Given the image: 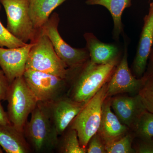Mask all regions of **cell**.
<instances>
[{
    "instance_id": "6da1fadb",
    "label": "cell",
    "mask_w": 153,
    "mask_h": 153,
    "mask_svg": "<svg viewBox=\"0 0 153 153\" xmlns=\"http://www.w3.org/2000/svg\"><path fill=\"white\" fill-rule=\"evenodd\" d=\"M23 133L31 149L36 153H50L57 149L59 135L47 103L38 101Z\"/></svg>"
},
{
    "instance_id": "7a4b0ae2",
    "label": "cell",
    "mask_w": 153,
    "mask_h": 153,
    "mask_svg": "<svg viewBox=\"0 0 153 153\" xmlns=\"http://www.w3.org/2000/svg\"><path fill=\"white\" fill-rule=\"evenodd\" d=\"M119 59L118 57L104 64H95L89 59L76 68L78 74L71 90V99L87 103L110 79L119 63Z\"/></svg>"
},
{
    "instance_id": "3957f363",
    "label": "cell",
    "mask_w": 153,
    "mask_h": 153,
    "mask_svg": "<svg viewBox=\"0 0 153 153\" xmlns=\"http://www.w3.org/2000/svg\"><path fill=\"white\" fill-rule=\"evenodd\" d=\"M7 100V113L11 124L19 131L23 132L28 116L38 102L23 76L15 79L11 83Z\"/></svg>"
},
{
    "instance_id": "277c9868",
    "label": "cell",
    "mask_w": 153,
    "mask_h": 153,
    "mask_svg": "<svg viewBox=\"0 0 153 153\" xmlns=\"http://www.w3.org/2000/svg\"><path fill=\"white\" fill-rule=\"evenodd\" d=\"M26 69L46 72L68 80L69 70L58 57L47 36L41 33L30 49Z\"/></svg>"
},
{
    "instance_id": "5b68a950",
    "label": "cell",
    "mask_w": 153,
    "mask_h": 153,
    "mask_svg": "<svg viewBox=\"0 0 153 153\" xmlns=\"http://www.w3.org/2000/svg\"><path fill=\"white\" fill-rule=\"evenodd\" d=\"M107 86L105 83L85 105L71 123V128L77 132L80 144L85 149L91 138L99 128L102 105L107 97Z\"/></svg>"
},
{
    "instance_id": "8992f818",
    "label": "cell",
    "mask_w": 153,
    "mask_h": 153,
    "mask_svg": "<svg viewBox=\"0 0 153 153\" xmlns=\"http://www.w3.org/2000/svg\"><path fill=\"white\" fill-rule=\"evenodd\" d=\"M30 0H0L7 17V28L15 37L28 44L36 41L40 31L33 27L29 14Z\"/></svg>"
},
{
    "instance_id": "52a82bcc",
    "label": "cell",
    "mask_w": 153,
    "mask_h": 153,
    "mask_svg": "<svg viewBox=\"0 0 153 153\" xmlns=\"http://www.w3.org/2000/svg\"><path fill=\"white\" fill-rule=\"evenodd\" d=\"M59 21L58 14L55 13L52 14L40 30V33L48 37L57 55L68 69L79 68L90 59L89 52L86 47L73 48L66 43L58 31Z\"/></svg>"
},
{
    "instance_id": "ba28073f",
    "label": "cell",
    "mask_w": 153,
    "mask_h": 153,
    "mask_svg": "<svg viewBox=\"0 0 153 153\" xmlns=\"http://www.w3.org/2000/svg\"><path fill=\"white\" fill-rule=\"evenodd\" d=\"M23 77L38 101L48 103L63 96L67 79L32 69H26Z\"/></svg>"
},
{
    "instance_id": "9c48e42d",
    "label": "cell",
    "mask_w": 153,
    "mask_h": 153,
    "mask_svg": "<svg viewBox=\"0 0 153 153\" xmlns=\"http://www.w3.org/2000/svg\"><path fill=\"white\" fill-rule=\"evenodd\" d=\"M126 49L107 84V97L123 93L138 94L144 82L143 76L137 78L129 68Z\"/></svg>"
},
{
    "instance_id": "30bf717a",
    "label": "cell",
    "mask_w": 153,
    "mask_h": 153,
    "mask_svg": "<svg viewBox=\"0 0 153 153\" xmlns=\"http://www.w3.org/2000/svg\"><path fill=\"white\" fill-rule=\"evenodd\" d=\"M34 43L15 48L0 47V67L10 83L23 76L30 49Z\"/></svg>"
},
{
    "instance_id": "8fae6325",
    "label": "cell",
    "mask_w": 153,
    "mask_h": 153,
    "mask_svg": "<svg viewBox=\"0 0 153 153\" xmlns=\"http://www.w3.org/2000/svg\"><path fill=\"white\" fill-rule=\"evenodd\" d=\"M136 54L133 63L134 75L137 78L143 76L153 45V1L150 4L149 13L143 19Z\"/></svg>"
},
{
    "instance_id": "7c38bea8",
    "label": "cell",
    "mask_w": 153,
    "mask_h": 153,
    "mask_svg": "<svg viewBox=\"0 0 153 153\" xmlns=\"http://www.w3.org/2000/svg\"><path fill=\"white\" fill-rule=\"evenodd\" d=\"M47 103L50 116L59 135L64 133L86 104L77 102L64 96L55 101Z\"/></svg>"
},
{
    "instance_id": "4fadbf2b",
    "label": "cell",
    "mask_w": 153,
    "mask_h": 153,
    "mask_svg": "<svg viewBox=\"0 0 153 153\" xmlns=\"http://www.w3.org/2000/svg\"><path fill=\"white\" fill-rule=\"evenodd\" d=\"M111 105L121 122L132 128L140 115L146 110L138 94L134 97H115L111 100Z\"/></svg>"
},
{
    "instance_id": "5bb4252c",
    "label": "cell",
    "mask_w": 153,
    "mask_h": 153,
    "mask_svg": "<svg viewBox=\"0 0 153 153\" xmlns=\"http://www.w3.org/2000/svg\"><path fill=\"white\" fill-rule=\"evenodd\" d=\"M111 103V100L108 99L107 100L105 99L103 102L101 122L97 131L105 146L123 136L128 128L112 112Z\"/></svg>"
},
{
    "instance_id": "9a60e30c",
    "label": "cell",
    "mask_w": 153,
    "mask_h": 153,
    "mask_svg": "<svg viewBox=\"0 0 153 153\" xmlns=\"http://www.w3.org/2000/svg\"><path fill=\"white\" fill-rule=\"evenodd\" d=\"M84 37L89 52V60L92 63L106 64L119 57V49L115 45L101 42L91 33H85Z\"/></svg>"
},
{
    "instance_id": "2e32d148",
    "label": "cell",
    "mask_w": 153,
    "mask_h": 153,
    "mask_svg": "<svg viewBox=\"0 0 153 153\" xmlns=\"http://www.w3.org/2000/svg\"><path fill=\"white\" fill-rule=\"evenodd\" d=\"M0 146L7 153H29L33 151L24 133L11 124L0 125Z\"/></svg>"
},
{
    "instance_id": "e0dca14e",
    "label": "cell",
    "mask_w": 153,
    "mask_h": 153,
    "mask_svg": "<svg viewBox=\"0 0 153 153\" xmlns=\"http://www.w3.org/2000/svg\"><path fill=\"white\" fill-rule=\"evenodd\" d=\"M67 0H30L29 14L33 27L40 31L56 8Z\"/></svg>"
},
{
    "instance_id": "ac0fdd59",
    "label": "cell",
    "mask_w": 153,
    "mask_h": 153,
    "mask_svg": "<svg viewBox=\"0 0 153 153\" xmlns=\"http://www.w3.org/2000/svg\"><path fill=\"white\" fill-rule=\"evenodd\" d=\"M88 5H100L106 8L111 14L113 20L114 35L119 39L123 31L122 16L126 9L131 5V0H86Z\"/></svg>"
},
{
    "instance_id": "d6986e66",
    "label": "cell",
    "mask_w": 153,
    "mask_h": 153,
    "mask_svg": "<svg viewBox=\"0 0 153 153\" xmlns=\"http://www.w3.org/2000/svg\"><path fill=\"white\" fill-rule=\"evenodd\" d=\"M58 149L60 153H86V149L80 144L77 132L71 128L63 136L61 141L59 140L57 149Z\"/></svg>"
},
{
    "instance_id": "ffe728a7",
    "label": "cell",
    "mask_w": 153,
    "mask_h": 153,
    "mask_svg": "<svg viewBox=\"0 0 153 153\" xmlns=\"http://www.w3.org/2000/svg\"><path fill=\"white\" fill-rule=\"evenodd\" d=\"M140 139L153 137V114L145 110L141 114L134 128Z\"/></svg>"
},
{
    "instance_id": "44dd1931",
    "label": "cell",
    "mask_w": 153,
    "mask_h": 153,
    "mask_svg": "<svg viewBox=\"0 0 153 153\" xmlns=\"http://www.w3.org/2000/svg\"><path fill=\"white\" fill-rule=\"evenodd\" d=\"M143 76L144 82L138 94L146 110L153 114V76L145 73Z\"/></svg>"
},
{
    "instance_id": "7402d4cb",
    "label": "cell",
    "mask_w": 153,
    "mask_h": 153,
    "mask_svg": "<svg viewBox=\"0 0 153 153\" xmlns=\"http://www.w3.org/2000/svg\"><path fill=\"white\" fill-rule=\"evenodd\" d=\"M133 139L131 135H124L120 138L105 145L106 153H136L134 149L132 146Z\"/></svg>"
},
{
    "instance_id": "603a6c76",
    "label": "cell",
    "mask_w": 153,
    "mask_h": 153,
    "mask_svg": "<svg viewBox=\"0 0 153 153\" xmlns=\"http://www.w3.org/2000/svg\"><path fill=\"white\" fill-rule=\"evenodd\" d=\"M1 9L0 5V10ZM27 44L12 35L0 21V47L15 48L25 46Z\"/></svg>"
},
{
    "instance_id": "cb8c5ba5",
    "label": "cell",
    "mask_w": 153,
    "mask_h": 153,
    "mask_svg": "<svg viewBox=\"0 0 153 153\" xmlns=\"http://www.w3.org/2000/svg\"><path fill=\"white\" fill-rule=\"evenodd\" d=\"M86 152L88 153H105V145L98 132L91 138L88 143Z\"/></svg>"
},
{
    "instance_id": "d4e9b609",
    "label": "cell",
    "mask_w": 153,
    "mask_h": 153,
    "mask_svg": "<svg viewBox=\"0 0 153 153\" xmlns=\"http://www.w3.org/2000/svg\"><path fill=\"white\" fill-rule=\"evenodd\" d=\"M136 153H153V139H140L134 148Z\"/></svg>"
},
{
    "instance_id": "484cf974",
    "label": "cell",
    "mask_w": 153,
    "mask_h": 153,
    "mask_svg": "<svg viewBox=\"0 0 153 153\" xmlns=\"http://www.w3.org/2000/svg\"><path fill=\"white\" fill-rule=\"evenodd\" d=\"M10 85V83L5 74L1 68H0V101L7 100Z\"/></svg>"
},
{
    "instance_id": "4316f807",
    "label": "cell",
    "mask_w": 153,
    "mask_h": 153,
    "mask_svg": "<svg viewBox=\"0 0 153 153\" xmlns=\"http://www.w3.org/2000/svg\"><path fill=\"white\" fill-rule=\"evenodd\" d=\"M9 124L11 123L7 113L5 111L0 102V125H6Z\"/></svg>"
},
{
    "instance_id": "83f0119b",
    "label": "cell",
    "mask_w": 153,
    "mask_h": 153,
    "mask_svg": "<svg viewBox=\"0 0 153 153\" xmlns=\"http://www.w3.org/2000/svg\"><path fill=\"white\" fill-rule=\"evenodd\" d=\"M149 63L147 71L145 73L153 76V45L149 58Z\"/></svg>"
},
{
    "instance_id": "f1b7e54d",
    "label": "cell",
    "mask_w": 153,
    "mask_h": 153,
    "mask_svg": "<svg viewBox=\"0 0 153 153\" xmlns=\"http://www.w3.org/2000/svg\"><path fill=\"white\" fill-rule=\"evenodd\" d=\"M3 153L2 149L1 147V146H0V153Z\"/></svg>"
}]
</instances>
